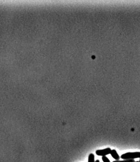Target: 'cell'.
<instances>
[{
  "label": "cell",
  "instance_id": "1",
  "mask_svg": "<svg viewBox=\"0 0 140 162\" xmlns=\"http://www.w3.org/2000/svg\"><path fill=\"white\" fill-rule=\"evenodd\" d=\"M121 158L124 160L140 158V152H127L121 155Z\"/></svg>",
  "mask_w": 140,
  "mask_h": 162
},
{
  "label": "cell",
  "instance_id": "2",
  "mask_svg": "<svg viewBox=\"0 0 140 162\" xmlns=\"http://www.w3.org/2000/svg\"><path fill=\"white\" fill-rule=\"evenodd\" d=\"M112 150L110 148H106L102 150H98L96 151V154L97 156H105L111 154Z\"/></svg>",
  "mask_w": 140,
  "mask_h": 162
},
{
  "label": "cell",
  "instance_id": "3",
  "mask_svg": "<svg viewBox=\"0 0 140 162\" xmlns=\"http://www.w3.org/2000/svg\"><path fill=\"white\" fill-rule=\"evenodd\" d=\"M111 154L112 157L115 160H119L120 157V156H119V154L117 153V151L115 150H112L111 154Z\"/></svg>",
  "mask_w": 140,
  "mask_h": 162
},
{
  "label": "cell",
  "instance_id": "4",
  "mask_svg": "<svg viewBox=\"0 0 140 162\" xmlns=\"http://www.w3.org/2000/svg\"><path fill=\"white\" fill-rule=\"evenodd\" d=\"M94 158V155L93 153L90 154L88 156V162H95Z\"/></svg>",
  "mask_w": 140,
  "mask_h": 162
},
{
  "label": "cell",
  "instance_id": "5",
  "mask_svg": "<svg viewBox=\"0 0 140 162\" xmlns=\"http://www.w3.org/2000/svg\"><path fill=\"white\" fill-rule=\"evenodd\" d=\"M134 159H127V160H115V161H113L112 162H135Z\"/></svg>",
  "mask_w": 140,
  "mask_h": 162
},
{
  "label": "cell",
  "instance_id": "6",
  "mask_svg": "<svg viewBox=\"0 0 140 162\" xmlns=\"http://www.w3.org/2000/svg\"><path fill=\"white\" fill-rule=\"evenodd\" d=\"M101 159H102L103 162H111L109 158L106 156H102Z\"/></svg>",
  "mask_w": 140,
  "mask_h": 162
},
{
  "label": "cell",
  "instance_id": "7",
  "mask_svg": "<svg viewBox=\"0 0 140 162\" xmlns=\"http://www.w3.org/2000/svg\"><path fill=\"white\" fill-rule=\"evenodd\" d=\"M95 162H100V161L99 159H97V160H96V161H95Z\"/></svg>",
  "mask_w": 140,
  "mask_h": 162
},
{
  "label": "cell",
  "instance_id": "8",
  "mask_svg": "<svg viewBox=\"0 0 140 162\" xmlns=\"http://www.w3.org/2000/svg\"><path fill=\"white\" fill-rule=\"evenodd\" d=\"M139 162V161H136V162Z\"/></svg>",
  "mask_w": 140,
  "mask_h": 162
},
{
  "label": "cell",
  "instance_id": "9",
  "mask_svg": "<svg viewBox=\"0 0 140 162\" xmlns=\"http://www.w3.org/2000/svg\"><path fill=\"white\" fill-rule=\"evenodd\" d=\"M139 162H140V160H139Z\"/></svg>",
  "mask_w": 140,
  "mask_h": 162
}]
</instances>
